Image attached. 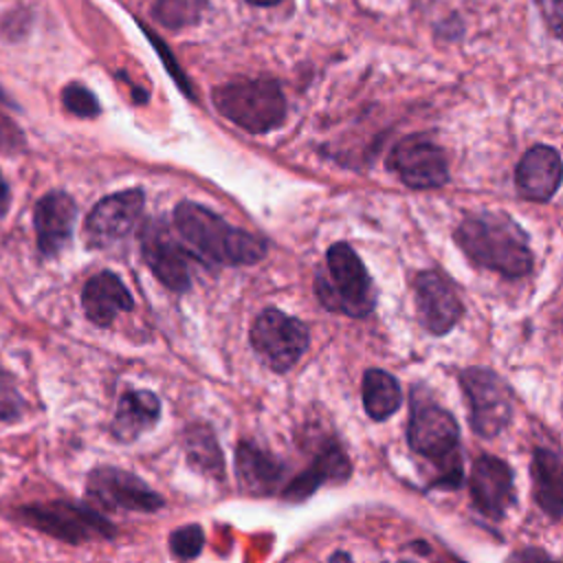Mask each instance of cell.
I'll return each mask as SVG.
<instances>
[{
	"label": "cell",
	"mask_w": 563,
	"mask_h": 563,
	"mask_svg": "<svg viewBox=\"0 0 563 563\" xmlns=\"http://www.w3.org/2000/svg\"><path fill=\"white\" fill-rule=\"evenodd\" d=\"M251 4H257V7H273V4H277V2H282V0H249Z\"/></svg>",
	"instance_id": "cell-32"
},
{
	"label": "cell",
	"mask_w": 563,
	"mask_h": 563,
	"mask_svg": "<svg viewBox=\"0 0 563 563\" xmlns=\"http://www.w3.org/2000/svg\"><path fill=\"white\" fill-rule=\"evenodd\" d=\"M235 475L249 495H271L284 479V464L253 442H240L235 449Z\"/></svg>",
	"instance_id": "cell-18"
},
{
	"label": "cell",
	"mask_w": 563,
	"mask_h": 563,
	"mask_svg": "<svg viewBox=\"0 0 563 563\" xmlns=\"http://www.w3.org/2000/svg\"><path fill=\"white\" fill-rule=\"evenodd\" d=\"M7 205H9V187L0 174V216L7 211Z\"/></svg>",
	"instance_id": "cell-30"
},
{
	"label": "cell",
	"mask_w": 563,
	"mask_h": 563,
	"mask_svg": "<svg viewBox=\"0 0 563 563\" xmlns=\"http://www.w3.org/2000/svg\"><path fill=\"white\" fill-rule=\"evenodd\" d=\"M402 402L398 380L383 369H367L363 376V405L369 418L385 420L398 411Z\"/></svg>",
	"instance_id": "cell-23"
},
{
	"label": "cell",
	"mask_w": 563,
	"mask_h": 563,
	"mask_svg": "<svg viewBox=\"0 0 563 563\" xmlns=\"http://www.w3.org/2000/svg\"><path fill=\"white\" fill-rule=\"evenodd\" d=\"M205 0H156L154 18L169 29H180L196 22L202 13Z\"/></svg>",
	"instance_id": "cell-24"
},
{
	"label": "cell",
	"mask_w": 563,
	"mask_h": 563,
	"mask_svg": "<svg viewBox=\"0 0 563 563\" xmlns=\"http://www.w3.org/2000/svg\"><path fill=\"white\" fill-rule=\"evenodd\" d=\"M158 416H161V402L152 391H145V389L125 391L119 398V405L114 411L112 435L119 442H134L147 429L154 427Z\"/></svg>",
	"instance_id": "cell-20"
},
{
	"label": "cell",
	"mask_w": 563,
	"mask_h": 563,
	"mask_svg": "<svg viewBox=\"0 0 563 563\" xmlns=\"http://www.w3.org/2000/svg\"><path fill=\"white\" fill-rule=\"evenodd\" d=\"M325 264L328 271L319 273L314 282L319 301L328 310L343 312L347 317L369 314L376 301L372 279L352 246L345 242L332 244Z\"/></svg>",
	"instance_id": "cell-4"
},
{
	"label": "cell",
	"mask_w": 563,
	"mask_h": 563,
	"mask_svg": "<svg viewBox=\"0 0 563 563\" xmlns=\"http://www.w3.org/2000/svg\"><path fill=\"white\" fill-rule=\"evenodd\" d=\"M22 411H24V400L15 387L13 376L0 369V420L11 422L20 418Z\"/></svg>",
	"instance_id": "cell-26"
},
{
	"label": "cell",
	"mask_w": 563,
	"mask_h": 563,
	"mask_svg": "<svg viewBox=\"0 0 563 563\" xmlns=\"http://www.w3.org/2000/svg\"><path fill=\"white\" fill-rule=\"evenodd\" d=\"M464 396L468 400V418L475 433L497 435L512 416V400L506 383L490 369L468 367L460 374Z\"/></svg>",
	"instance_id": "cell-8"
},
{
	"label": "cell",
	"mask_w": 563,
	"mask_h": 563,
	"mask_svg": "<svg viewBox=\"0 0 563 563\" xmlns=\"http://www.w3.org/2000/svg\"><path fill=\"white\" fill-rule=\"evenodd\" d=\"M330 563H352V559L345 554V552H334L330 556Z\"/></svg>",
	"instance_id": "cell-31"
},
{
	"label": "cell",
	"mask_w": 563,
	"mask_h": 563,
	"mask_svg": "<svg viewBox=\"0 0 563 563\" xmlns=\"http://www.w3.org/2000/svg\"><path fill=\"white\" fill-rule=\"evenodd\" d=\"M508 563H561V561H552L550 556H545L539 550H523V552L515 554Z\"/></svg>",
	"instance_id": "cell-29"
},
{
	"label": "cell",
	"mask_w": 563,
	"mask_h": 563,
	"mask_svg": "<svg viewBox=\"0 0 563 563\" xmlns=\"http://www.w3.org/2000/svg\"><path fill=\"white\" fill-rule=\"evenodd\" d=\"M407 440L416 453L429 457L433 464L440 466L442 477L438 479V484L460 486L462 482V464L457 453L460 429L446 409L429 400H420L416 394L411 400Z\"/></svg>",
	"instance_id": "cell-3"
},
{
	"label": "cell",
	"mask_w": 563,
	"mask_h": 563,
	"mask_svg": "<svg viewBox=\"0 0 563 563\" xmlns=\"http://www.w3.org/2000/svg\"><path fill=\"white\" fill-rule=\"evenodd\" d=\"M174 224L180 238L205 260L242 266L255 264L266 255V242L262 238L231 227L196 202H180L174 211Z\"/></svg>",
	"instance_id": "cell-2"
},
{
	"label": "cell",
	"mask_w": 563,
	"mask_h": 563,
	"mask_svg": "<svg viewBox=\"0 0 563 563\" xmlns=\"http://www.w3.org/2000/svg\"><path fill=\"white\" fill-rule=\"evenodd\" d=\"M183 449L189 466L202 475L222 479L224 475V462H222V449L218 446V440L213 431L202 424H189L183 433Z\"/></svg>",
	"instance_id": "cell-22"
},
{
	"label": "cell",
	"mask_w": 563,
	"mask_h": 563,
	"mask_svg": "<svg viewBox=\"0 0 563 563\" xmlns=\"http://www.w3.org/2000/svg\"><path fill=\"white\" fill-rule=\"evenodd\" d=\"M77 207L64 191H51L35 205L37 246L44 255H55L70 238Z\"/></svg>",
	"instance_id": "cell-16"
},
{
	"label": "cell",
	"mask_w": 563,
	"mask_h": 563,
	"mask_svg": "<svg viewBox=\"0 0 563 563\" xmlns=\"http://www.w3.org/2000/svg\"><path fill=\"white\" fill-rule=\"evenodd\" d=\"M213 103L249 132H268L286 117V99L273 79H238L213 90Z\"/></svg>",
	"instance_id": "cell-5"
},
{
	"label": "cell",
	"mask_w": 563,
	"mask_h": 563,
	"mask_svg": "<svg viewBox=\"0 0 563 563\" xmlns=\"http://www.w3.org/2000/svg\"><path fill=\"white\" fill-rule=\"evenodd\" d=\"M548 29L563 40V0H537Z\"/></svg>",
	"instance_id": "cell-28"
},
{
	"label": "cell",
	"mask_w": 563,
	"mask_h": 563,
	"mask_svg": "<svg viewBox=\"0 0 563 563\" xmlns=\"http://www.w3.org/2000/svg\"><path fill=\"white\" fill-rule=\"evenodd\" d=\"M416 306L422 325L431 334H446L462 317V301L453 284L433 271L416 277Z\"/></svg>",
	"instance_id": "cell-13"
},
{
	"label": "cell",
	"mask_w": 563,
	"mask_h": 563,
	"mask_svg": "<svg viewBox=\"0 0 563 563\" xmlns=\"http://www.w3.org/2000/svg\"><path fill=\"white\" fill-rule=\"evenodd\" d=\"M350 468L352 466H350L345 451L336 442H330L328 446H323L319 451V455L306 471H301L292 482H288V486L284 488V499L301 501V499L310 497L321 484L347 479Z\"/></svg>",
	"instance_id": "cell-19"
},
{
	"label": "cell",
	"mask_w": 563,
	"mask_h": 563,
	"mask_svg": "<svg viewBox=\"0 0 563 563\" xmlns=\"http://www.w3.org/2000/svg\"><path fill=\"white\" fill-rule=\"evenodd\" d=\"M563 178V163L556 150L548 145H534L530 147L515 172V183L521 191V196L530 200L545 202L554 196Z\"/></svg>",
	"instance_id": "cell-15"
},
{
	"label": "cell",
	"mask_w": 563,
	"mask_h": 563,
	"mask_svg": "<svg viewBox=\"0 0 563 563\" xmlns=\"http://www.w3.org/2000/svg\"><path fill=\"white\" fill-rule=\"evenodd\" d=\"M15 517L26 526L73 545L90 539H110L114 534V526L97 510L62 499L22 506L15 510Z\"/></svg>",
	"instance_id": "cell-6"
},
{
	"label": "cell",
	"mask_w": 563,
	"mask_h": 563,
	"mask_svg": "<svg viewBox=\"0 0 563 563\" xmlns=\"http://www.w3.org/2000/svg\"><path fill=\"white\" fill-rule=\"evenodd\" d=\"M62 101H64L66 110H70L79 117H95L99 112V103H97L95 95L81 84H68L62 92Z\"/></svg>",
	"instance_id": "cell-27"
},
{
	"label": "cell",
	"mask_w": 563,
	"mask_h": 563,
	"mask_svg": "<svg viewBox=\"0 0 563 563\" xmlns=\"http://www.w3.org/2000/svg\"><path fill=\"white\" fill-rule=\"evenodd\" d=\"M81 303H84L86 317L101 328L110 325L119 312L132 310V297L128 288L110 271L97 273L86 282L81 292Z\"/></svg>",
	"instance_id": "cell-17"
},
{
	"label": "cell",
	"mask_w": 563,
	"mask_h": 563,
	"mask_svg": "<svg viewBox=\"0 0 563 563\" xmlns=\"http://www.w3.org/2000/svg\"><path fill=\"white\" fill-rule=\"evenodd\" d=\"M251 343L275 372L290 369L308 347L306 325L277 308H266L251 325Z\"/></svg>",
	"instance_id": "cell-7"
},
{
	"label": "cell",
	"mask_w": 563,
	"mask_h": 563,
	"mask_svg": "<svg viewBox=\"0 0 563 563\" xmlns=\"http://www.w3.org/2000/svg\"><path fill=\"white\" fill-rule=\"evenodd\" d=\"M141 246H143L145 262L167 288L180 292L189 286L187 253L183 244L172 235L165 222L161 220L147 222L141 235Z\"/></svg>",
	"instance_id": "cell-12"
},
{
	"label": "cell",
	"mask_w": 563,
	"mask_h": 563,
	"mask_svg": "<svg viewBox=\"0 0 563 563\" xmlns=\"http://www.w3.org/2000/svg\"><path fill=\"white\" fill-rule=\"evenodd\" d=\"M455 242L479 266L506 277H521L532 268V253L523 229L506 213H471L455 229Z\"/></svg>",
	"instance_id": "cell-1"
},
{
	"label": "cell",
	"mask_w": 563,
	"mask_h": 563,
	"mask_svg": "<svg viewBox=\"0 0 563 563\" xmlns=\"http://www.w3.org/2000/svg\"><path fill=\"white\" fill-rule=\"evenodd\" d=\"M143 211V191L125 189L97 202L86 218V235L92 246H108L132 231Z\"/></svg>",
	"instance_id": "cell-11"
},
{
	"label": "cell",
	"mask_w": 563,
	"mask_h": 563,
	"mask_svg": "<svg viewBox=\"0 0 563 563\" xmlns=\"http://www.w3.org/2000/svg\"><path fill=\"white\" fill-rule=\"evenodd\" d=\"M86 490L101 508L154 512L163 506V497L154 488L134 473L117 466L92 468L86 479Z\"/></svg>",
	"instance_id": "cell-9"
},
{
	"label": "cell",
	"mask_w": 563,
	"mask_h": 563,
	"mask_svg": "<svg viewBox=\"0 0 563 563\" xmlns=\"http://www.w3.org/2000/svg\"><path fill=\"white\" fill-rule=\"evenodd\" d=\"M205 545V532L198 523L178 526L169 534V550L178 561H191L200 554Z\"/></svg>",
	"instance_id": "cell-25"
},
{
	"label": "cell",
	"mask_w": 563,
	"mask_h": 563,
	"mask_svg": "<svg viewBox=\"0 0 563 563\" xmlns=\"http://www.w3.org/2000/svg\"><path fill=\"white\" fill-rule=\"evenodd\" d=\"M532 482L537 504L552 517L563 515V464L548 451L537 449L532 457Z\"/></svg>",
	"instance_id": "cell-21"
},
{
	"label": "cell",
	"mask_w": 563,
	"mask_h": 563,
	"mask_svg": "<svg viewBox=\"0 0 563 563\" xmlns=\"http://www.w3.org/2000/svg\"><path fill=\"white\" fill-rule=\"evenodd\" d=\"M471 499L475 508L488 519H501L510 504L512 495V471L499 457L482 455L471 471Z\"/></svg>",
	"instance_id": "cell-14"
},
{
	"label": "cell",
	"mask_w": 563,
	"mask_h": 563,
	"mask_svg": "<svg viewBox=\"0 0 563 563\" xmlns=\"http://www.w3.org/2000/svg\"><path fill=\"white\" fill-rule=\"evenodd\" d=\"M387 163L402 178V183L413 189L440 187L449 178L442 150L422 136H409L400 141L391 150Z\"/></svg>",
	"instance_id": "cell-10"
}]
</instances>
